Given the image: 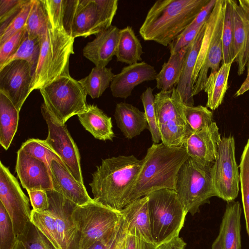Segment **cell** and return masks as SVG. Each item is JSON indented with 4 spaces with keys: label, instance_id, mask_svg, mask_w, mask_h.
<instances>
[{
    "label": "cell",
    "instance_id": "6da1fadb",
    "mask_svg": "<svg viewBox=\"0 0 249 249\" xmlns=\"http://www.w3.org/2000/svg\"><path fill=\"white\" fill-rule=\"evenodd\" d=\"M189 157L184 145L169 147L162 142L153 143L142 159L141 170L128 195L125 206L156 191L175 190L179 170Z\"/></svg>",
    "mask_w": 249,
    "mask_h": 249
},
{
    "label": "cell",
    "instance_id": "7a4b0ae2",
    "mask_svg": "<svg viewBox=\"0 0 249 249\" xmlns=\"http://www.w3.org/2000/svg\"><path fill=\"white\" fill-rule=\"evenodd\" d=\"M142 160L134 155H119L102 160L92 174L89 186L93 200L121 211L142 168Z\"/></svg>",
    "mask_w": 249,
    "mask_h": 249
},
{
    "label": "cell",
    "instance_id": "3957f363",
    "mask_svg": "<svg viewBox=\"0 0 249 249\" xmlns=\"http://www.w3.org/2000/svg\"><path fill=\"white\" fill-rule=\"evenodd\" d=\"M210 0H159L149 10L139 33L145 41L168 46Z\"/></svg>",
    "mask_w": 249,
    "mask_h": 249
},
{
    "label": "cell",
    "instance_id": "277c9868",
    "mask_svg": "<svg viewBox=\"0 0 249 249\" xmlns=\"http://www.w3.org/2000/svg\"><path fill=\"white\" fill-rule=\"evenodd\" d=\"M74 39L64 27L56 28L48 21L46 31L41 36L40 53L33 76L30 93L61 76L70 75L69 59L74 53Z\"/></svg>",
    "mask_w": 249,
    "mask_h": 249
},
{
    "label": "cell",
    "instance_id": "5b68a950",
    "mask_svg": "<svg viewBox=\"0 0 249 249\" xmlns=\"http://www.w3.org/2000/svg\"><path fill=\"white\" fill-rule=\"evenodd\" d=\"M225 0H216L205 22V30L192 76L193 95L203 90L208 72L216 71L223 60L222 34Z\"/></svg>",
    "mask_w": 249,
    "mask_h": 249
},
{
    "label": "cell",
    "instance_id": "8992f818",
    "mask_svg": "<svg viewBox=\"0 0 249 249\" xmlns=\"http://www.w3.org/2000/svg\"><path fill=\"white\" fill-rule=\"evenodd\" d=\"M151 232L160 246L179 235L187 213L175 190L163 189L147 195Z\"/></svg>",
    "mask_w": 249,
    "mask_h": 249
},
{
    "label": "cell",
    "instance_id": "52a82bcc",
    "mask_svg": "<svg viewBox=\"0 0 249 249\" xmlns=\"http://www.w3.org/2000/svg\"><path fill=\"white\" fill-rule=\"evenodd\" d=\"M213 164L204 165L189 157L180 167L175 191L187 213L194 215L199 212L201 206L209 203L210 198L216 196L212 178Z\"/></svg>",
    "mask_w": 249,
    "mask_h": 249
},
{
    "label": "cell",
    "instance_id": "ba28073f",
    "mask_svg": "<svg viewBox=\"0 0 249 249\" xmlns=\"http://www.w3.org/2000/svg\"><path fill=\"white\" fill-rule=\"evenodd\" d=\"M120 211L105 206L93 200L77 205L72 218L80 234L79 249H88L95 242L114 234L120 223Z\"/></svg>",
    "mask_w": 249,
    "mask_h": 249
},
{
    "label": "cell",
    "instance_id": "9c48e42d",
    "mask_svg": "<svg viewBox=\"0 0 249 249\" xmlns=\"http://www.w3.org/2000/svg\"><path fill=\"white\" fill-rule=\"evenodd\" d=\"M181 97L174 88L155 95V108L161 141L169 147L184 145L193 131L184 117Z\"/></svg>",
    "mask_w": 249,
    "mask_h": 249
},
{
    "label": "cell",
    "instance_id": "30bf717a",
    "mask_svg": "<svg viewBox=\"0 0 249 249\" xmlns=\"http://www.w3.org/2000/svg\"><path fill=\"white\" fill-rule=\"evenodd\" d=\"M39 91L48 110L62 124L88 108L84 89L70 75L58 77Z\"/></svg>",
    "mask_w": 249,
    "mask_h": 249
},
{
    "label": "cell",
    "instance_id": "8fae6325",
    "mask_svg": "<svg viewBox=\"0 0 249 249\" xmlns=\"http://www.w3.org/2000/svg\"><path fill=\"white\" fill-rule=\"evenodd\" d=\"M212 178L216 196L227 202L235 200L239 193L240 173L233 136L221 139L216 159L212 166Z\"/></svg>",
    "mask_w": 249,
    "mask_h": 249
},
{
    "label": "cell",
    "instance_id": "7c38bea8",
    "mask_svg": "<svg viewBox=\"0 0 249 249\" xmlns=\"http://www.w3.org/2000/svg\"><path fill=\"white\" fill-rule=\"evenodd\" d=\"M64 26L67 33L74 38L96 35L110 26L95 0H66Z\"/></svg>",
    "mask_w": 249,
    "mask_h": 249
},
{
    "label": "cell",
    "instance_id": "4fadbf2b",
    "mask_svg": "<svg viewBox=\"0 0 249 249\" xmlns=\"http://www.w3.org/2000/svg\"><path fill=\"white\" fill-rule=\"evenodd\" d=\"M41 112L48 126L47 144L60 158L75 179L84 184L78 147L65 124L58 122L44 103Z\"/></svg>",
    "mask_w": 249,
    "mask_h": 249
},
{
    "label": "cell",
    "instance_id": "5bb4252c",
    "mask_svg": "<svg viewBox=\"0 0 249 249\" xmlns=\"http://www.w3.org/2000/svg\"><path fill=\"white\" fill-rule=\"evenodd\" d=\"M0 200L12 221L15 232L21 234L30 221L29 199L8 168L0 163Z\"/></svg>",
    "mask_w": 249,
    "mask_h": 249
},
{
    "label": "cell",
    "instance_id": "9a60e30c",
    "mask_svg": "<svg viewBox=\"0 0 249 249\" xmlns=\"http://www.w3.org/2000/svg\"><path fill=\"white\" fill-rule=\"evenodd\" d=\"M33 76L30 66L23 60H15L0 69V92L19 112L30 94Z\"/></svg>",
    "mask_w": 249,
    "mask_h": 249
},
{
    "label": "cell",
    "instance_id": "2e32d148",
    "mask_svg": "<svg viewBox=\"0 0 249 249\" xmlns=\"http://www.w3.org/2000/svg\"><path fill=\"white\" fill-rule=\"evenodd\" d=\"M46 191L49 200L47 210L54 218L61 249H79L80 234L72 218L77 205L53 189Z\"/></svg>",
    "mask_w": 249,
    "mask_h": 249
},
{
    "label": "cell",
    "instance_id": "e0dca14e",
    "mask_svg": "<svg viewBox=\"0 0 249 249\" xmlns=\"http://www.w3.org/2000/svg\"><path fill=\"white\" fill-rule=\"evenodd\" d=\"M16 170L22 187L27 191L53 189L49 165L21 148L17 152Z\"/></svg>",
    "mask_w": 249,
    "mask_h": 249
},
{
    "label": "cell",
    "instance_id": "ac0fdd59",
    "mask_svg": "<svg viewBox=\"0 0 249 249\" xmlns=\"http://www.w3.org/2000/svg\"><path fill=\"white\" fill-rule=\"evenodd\" d=\"M221 139L218 127L213 122L200 130L193 131L184 145L190 158L202 165H209L216 159Z\"/></svg>",
    "mask_w": 249,
    "mask_h": 249
},
{
    "label": "cell",
    "instance_id": "d6986e66",
    "mask_svg": "<svg viewBox=\"0 0 249 249\" xmlns=\"http://www.w3.org/2000/svg\"><path fill=\"white\" fill-rule=\"evenodd\" d=\"M48 165L53 190L78 206L93 200L84 184L75 179L62 160L52 159Z\"/></svg>",
    "mask_w": 249,
    "mask_h": 249
},
{
    "label": "cell",
    "instance_id": "ffe728a7",
    "mask_svg": "<svg viewBox=\"0 0 249 249\" xmlns=\"http://www.w3.org/2000/svg\"><path fill=\"white\" fill-rule=\"evenodd\" d=\"M155 67L144 61L128 65L115 74L110 85L112 95L115 98L126 99L134 88L146 81L156 79Z\"/></svg>",
    "mask_w": 249,
    "mask_h": 249
},
{
    "label": "cell",
    "instance_id": "44dd1931",
    "mask_svg": "<svg viewBox=\"0 0 249 249\" xmlns=\"http://www.w3.org/2000/svg\"><path fill=\"white\" fill-rule=\"evenodd\" d=\"M234 28L233 58L242 75L249 60V8L243 0H232Z\"/></svg>",
    "mask_w": 249,
    "mask_h": 249
},
{
    "label": "cell",
    "instance_id": "7402d4cb",
    "mask_svg": "<svg viewBox=\"0 0 249 249\" xmlns=\"http://www.w3.org/2000/svg\"><path fill=\"white\" fill-rule=\"evenodd\" d=\"M239 201L228 202L219 231L211 249H241V216Z\"/></svg>",
    "mask_w": 249,
    "mask_h": 249
},
{
    "label": "cell",
    "instance_id": "603a6c76",
    "mask_svg": "<svg viewBox=\"0 0 249 249\" xmlns=\"http://www.w3.org/2000/svg\"><path fill=\"white\" fill-rule=\"evenodd\" d=\"M120 31L117 26L111 25L97 34L83 48V55L95 67H106L115 54Z\"/></svg>",
    "mask_w": 249,
    "mask_h": 249
},
{
    "label": "cell",
    "instance_id": "cb8c5ba5",
    "mask_svg": "<svg viewBox=\"0 0 249 249\" xmlns=\"http://www.w3.org/2000/svg\"><path fill=\"white\" fill-rule=\"evenodd\" d=\"M148 201L146 196L131 202L120 211L125 221L126 233L155 244L151 232Z\"/></svg>",
    "mask_w": 249,
    "mask_h": 249
},
{
    "label": "cell",
    "instance_id": "d4e9b609",
    "mask_svg": "<svg viewBox=\"0 0 249 249\" xmlns=\"http://www.w3.org/2000/svg\"><path fill=\"white\" fill-rule=\"evenodd\" d=\"M205 30V23L196 38L189 45L184 56L181 74L177 84L176 89L179 93L183 104L187 106L192 107L194 105L192 76Z\"/></svg>",
    "mask_w": 249,
    "mask_h": 249
},
{
    "label": "cell",
    "instance_id": "484cf974",
    "mask_svg": "<svg viewBox=\"0 0 249 249\" xmlns=\"http://www.w3.org/2000/svg\"><path fill=\"white\" fill-rule=\"evenodd\" d=\"M114 117L118 127L128 139H132L148 129L144 112L131 104L124 102L117 104Z\"/></svg>",
    "mask_w": 249,
    "mask_h": 249
},
{
    "label": "cell",
    "instance_id": "4316f807",
    "mask_svg": "<svg viewBox=\"0 0 249 249\" xmlns=\"http://www.w3.org/2000/svg\"><path fill=\"white\" fill-rule=\"evenodd\" d=\"M80 124L95 139L113 141L115 136L111 118L94 105H88L87 109L78 114Z\"/></svg>",
    "mask_w": 249,
    "mask_h": 249
},
{
    "label": "cell",
    "instance_id": "83f0119b",
    "mask_svg": "<svg viewBox=\"0 0 249 249\" xmlns=\"http://www.w3.org/2000/svg\"><path fill=\"white\" fill-rule=\"evenodd\" d=\"M232 63H222L216 71L210 73L207 77L203 90L207 94L206 106L212 110L217 108L223 100Z\"/></svg>",
    "mask_w": 249,
    "mask_h": 249
},
{
    "label": "cell",
    "instance_id": "f1b7e54d",
    "mask_svg": "<svg viewBox=\"0 0 249 249\" xmlns=\"http://www.w3.org/2000/svg\"><path fill=\"white\" fill-rule=\"evenodd\" d=\"M19 112L12 102L0 92V144L7 150L17 132Z\"/></svg>",
    "mask_w": 249,
    "mask_h": 249
},
{
    "label": "cell",
    "instance_id": "f546056e",
    "mask_svg": "<svg viewBox=\"0 0 249 249\" xmlns=\"http://www.w3.org/2000/svg\"><path fill=\"white\" fill-rule=\"evenodd\" d=\"M143 53L140 40L132 28L127 26L120 29L115 54L117 61L128 65L135 64L142 61Z\"/></svg>",
    "mask_w": 249,
    "mask_h": 249
},
{
    "label": "cell",
    "instance_id": "4dcf8cb0",
    "mask_svg": "<svg viewBox=\"0 0 249 249\" xmlns=\"http://www.w3.org/2000/svg\"><path fill=\"white\" fill-rule=\"evenodd\" d=\"M189 46L181 49L178 53L170 54L168 61L162 65V68L157 73L155 79L157 87L160 91L170 90L175 88V85H177Z\"/></svg>",
    "mask_w": 249,
    "mask_h": 249
},
{
    "label": "cell",
    "instance_id": "1f68e13d",
    "mask_svg": "<svg viewBox=\"0 0 249 249\" xmlns=\"http://www.w3.org/2000/svg\"><path fill=\"white\" fill-rule=\"evenodd\" d=\"M114 75L111 68L95 67L88 76L78 81L87 95L98 98L110 86Z\"/></svg>",
    "mask_w": 249,
    "mask_h": 249
},
{
    "label": "cell",
    "instance_id": "d6a6232c",
    "mask_svg": "<svg viewBox=\"0 0 249 249\" xmlns=\"http://www.w3.org/2000/svg\"><path fill=\"white\" fill-rule=\"evenodd\" d=\"M40 49L41 37L31 36L26 32L18 50L5 65L15 60H25L29 64L33 76L38 62Z\"/></svg>",
    "mask_w": 249,
    "mask_h": 249
},
{
    "label": "cell",
    "instance_id": "836d02e7",
    "mask_svg": "<svg viewBox=\"0 0 249 249\" xmlns=\"http://www.w3.org/2000/svg\"><path fill=\"white\" fill-rule=\"evenodd\" d=\"M222 41L223 63L234 62V28L232 0H225Z\"/></svg>",
    "mask_w": 249,
    "mask_h": 249
},
{
    "label": "cell",
    "instance_id": "e575fe53",
    "mask_svg": "<svg viewBox=\"0 0 249 249\" xmlns=\"http://www.w3.org/2000/svg\"><path fill=\"white\" fill-rule=\"evenodd\" d=\"M30 221L56 249H61L55 220L49 211L37 212L32 209Z\"/></svg>",
    "mask_w": 249,
    "mask_h": 249
},
{
    "label": "cell",
    "instance_id": "d590c367",
    "mask_svg": "<svg viewBox=\"0 0 249 249\" xmlns=\"http://www.w3.org/2000/svg\"><path fill=\"white\" fill-rule=\"evenodd\" d=\"M48 23V17L41 0H33L25 26L27 34L31 36H42L46 31Z\"/></svg>",
    "mask_w": 249,
    "mask_h": 249
},
{
    "label": "cell",
    "instance_id": "8d00e7d4",
    "mask_svg": "<svg viewBox=\"0 0 249 249\" xmlns=\"http://www.w3.org/2000/svg\"><path fill=\"white\" fill-rule=\"evenodd\" d=\"M239 167L242 204L249 238V139L244 148Z\"/></svg>",
    "mask_w": 249,
    "mask_h": 249
},
{
    "label": "cell",
    "instance_id": "74e56055",
    "mask_svg": "<svg viewBox=\"0 0 249 249\" xmlns=\"http://www.w3.org/2000/svg\"><path fill=\"white\" fill-rule=\"evenodd\" d=\"M183 112L193 131L200 130L210 125L213 121V115L207 107L199 105L187 106L183 104Z\"/></svg>",
    "mask_w": 249,
    "mask_h": 249
},
{
    "label": "cell",
    "instance_id": "f35d334b",
    "mask_svg": "<svg viewBox=\"0 0 249 249\" xmlns=\"http://www.w3.org/2000/svg\"><path fill=\"white\" fill-rule=\"evenodd\" d=\"M17 238L26 249H56L31 221L27 223L23 231Z\"/></svg>",
    "mask_w": 249,
    "mask_h": 249
},
{
    "label": "cell",
    "instance_id": "ab89813d",
    "mask_svg": "<svg viewBox=\"0 0 249 249\" xmlns=\"http://www.w3.org/2000/svg\"><path fill=\"white\" fill-rule=\"evenodd\" d=\"M140 98L143 106L144 112L146 118L152 141L154 143H160L161 137L156 115L153 89L151 87H148L142 93Z\"/></svg>",
    "mask_w": 249,
    "mask_h": 249
},
{
    "label": "cell",
    "instance_id": "60d3db41",
    "mask_svg": "<svg viewBox=\"0 0 249 249\" xmlns=\"http://www.w3.org/2000/svg\"><path fill=\"white\" fill-rule=\"evenodd\" d=\"M20 148L33 157L48 165L53 158L61 160L60 158L47 144L45 140L30 139L22 143Z\"/></svg>",
    "mask_w": 249,
    "mask_h": 249
},
{
    "label": "cell",
    "instance_id": "b9f144b4",
    "mask_svg": "<svg viewBox=\"0 0 249 249\" xmlns=\"http://www.w3.org/2000/svg\"><path fill=\"white\" fill-rule=\"evenodd\" d=\"M17 241L12 221L0 202V249H13Z\"/></svg>",
    "mask_w": 249,
    "mask_h": 249
},
{
    "label": "cell",
    "instance_id": "7bdbcfd3",
    "mask_svg": "<svg viewBox=\"0 0 249 249\" xmlns=\"http://www.w3.org/2000/svg\"><path fill=\"white\" fill-rule=\"evenodd\" d=\"M33 3V0H27L3 32L0 34V45L2 44L11 36L25 28Z\"/></svg>",
    "mask_w": 249,
    "mask_h": 249
},
{
    "label": "cell",
    "instance_id": "ee69618b",
    "mask_svg": "<svg viewBox=\"0 0 249 249\" xmlns=\"http://www.w3.org/2000/svg\"><path fill=\"white\" fill-rule=\"evenodd\" d=\"M48 21L56 28L64 27V18L66 0H41Z\"/></svg>",
    "mask_w": 249,
    "mask_h": 249
},
{
    "label": "cell",
    "instance_id": "f6af8a7d",
    "mask_svg": "<svg viewBox=\"0 0 249 249\" xmlns=\"http://www.w3.org/2000/svg\"><path fill=\"white\" fill-rule=\"evenodd\" d=\"M27 0H0V34Z\"/></svg>",
    "mask_w": 249,
    "mask_h": 249
},
{
    "label": "cell",
    "instance_id": "bcb514c9",
    "mask_svg": "<svg viewBox=\"0 0 249 249\" xmlns=\"http://www.w3.org/2000/svg\"><path fill=\"white\" fill-rule=\"evenodd\" d=\"M26 31L25 28L20 30L0 45V69L17 52L23 41Z\"/></svg>",
    "mask_w": 249,
    "mask_h": 249
},
{
    "label": "cell",
    "instance_id": "7dc6e473",
    "mask_svg": "<svg viewBox=\"0 0 249 249\" xmlns=\"http://www.w3.org/2000/svg\"><path fill=\"white\" fill-rule=\"evenodd\" d=\"M203 25L193 28L187 27L168 46L170 54L178 53L188 46L196 38Z\"/></svg>",
    "mask_w": 249,
    "mask_h": 249
},
{
    "label": "cell",
    "instance_id": "c3c4849f",
    "mask_svg": "<svg viewBox=\"0 0 249 249\" xmlns=\"http://www.w3.org/2000/svg\"><path fill=\"white\" fill-rule=\"evenodd\" d=\"M33 209L37 212L46 211L49 207L47 191L43 190L28 191Z\"/></svg>",
    "mask_w": 249,
    "mask_h": 249
},
{
    "label": "cell",
    "instance_id": "681fc988",
    "mask_svg": "<svg viewBox=\"0 0 249 249\" xmlns=\"http://www.w3.org/2000/svg\"><path fill=\"white\" fill-rule=\"evenodd\" d=\"M97 6L106 22L111 25L118 6V0H95Z\"/></svg>",
    "mask_w": 249,
    "mask_h": 249
},
{
    "label": "cell",
    "instance_id": "f907efd6",
    "mask_svg": "<svg viewBox=\"0 0 249 249\" xmlns=\"http://www.w3.org/2000/svg\"><path fill=\"white\" fill-rule=\"evenodd\" d=\"M159 246L145 241L138 235L126 232L123 249H158Z\"/></svg>",
    "mask_w": 249,
    "mask_h": 249
},
{
    "label": "cell",
    "instance_id": "816d5d0a",
    "mask_svg": "<svg viewBox=\"0 0 249 249\" xmlns=\"http://www.w3.org/2000/svg\"><path fill=\"white\" fill-rule=\"evenodd\" d=\"M216 0H210L209 2L204 6L197 16L187 27L193 28L203 25L211 15L216 3Z\"/></svg>",
    "mask_w": 249,
    "mask_h": 249
},
{
    "label": "cell",
    "instance_id": "f5cc1de1",
    "mask_svg": "<svg viewBox=\"0 0 249 249\" xmlns=\"http://www.w3.org/2000/svg\"><path fill=\"white\" fill-rule=\"evenodd\" d=\"M125 234V223L124 219L122 215L120 223L108 249H123Z\"/></svg>",
    "mask_w": 249,
    "mask_h": 249
},
{
    "label": "cell",
    "instance_id": "db71d44e",
    "mask_svg": "<svg viewBox=\"0 0 249 249\" xmlns=\"http://www.w3.org/2000/svg\"><path fill=\"white\" fill-rule=\"evenodd\" d=\"M186 245L183 239L178 235L160 245L158 249H184Z\"/></svg>",
    "mask_w": 249,
    "mask_h": 249
},
{
    "label": "cell",
    "instance_id": "11a10c76",
    "mask_svg": "<svg viewBox=\"0 0 249 249\" xmlns=\"http://www.w3.org/2000/svg\"><path fill=\"white\" fill-rule=\"evenodd\" d=\"M115 233L113 234V235L111 237H109L95 242L93 245H92L88 249H108V248L114 236Z\"/></svg>",
    "mask_w": 249,
    "mask_h": 249
},
{
    "label": "cell",
    "instance_id": "9f6ffc18",
    "mask_svg": "<svg viewBox=\"0 0 249 249\" xmlns=\"http://www.w3.org/2000/svg\"><path fill=\"white\" fill-rule=\"evenodd\" d=\"M249 90V60L248 62V73L246 79L236 91L235 96H238L243 94Z\"/></svg>",
    "mask_w": 249,
    "mask_h": 249
},
{
    "label": "cell",
    "instance_id": "6f0895ef",
    "mask_svg": "<svg viewBox=\"0 0 249 249\" xmlns=\"http://www.w3.org/2000/svg\"><path fill=\"white\" fill-rule=\"evenodd\" d=\"M13 249H26V248L20 241L18 240Z\"/></svg>",
    "mask_w": 249,
    "mask_h": 249
},
{
    "label": "cell",
    "instance_id": "680465c9",
    "mask_svg": "<svg viewBox=\"0 0 249 249\" xmlns=\"http://www.w3.org/2000/svg\"><path fill=\"white\" fill-rule=\"evenodd\" d=\"M245 4L249 8V0H243Z\"/></svg>",
    "mask_w": 249,
    "mask_h": 249
}]
</instances>
